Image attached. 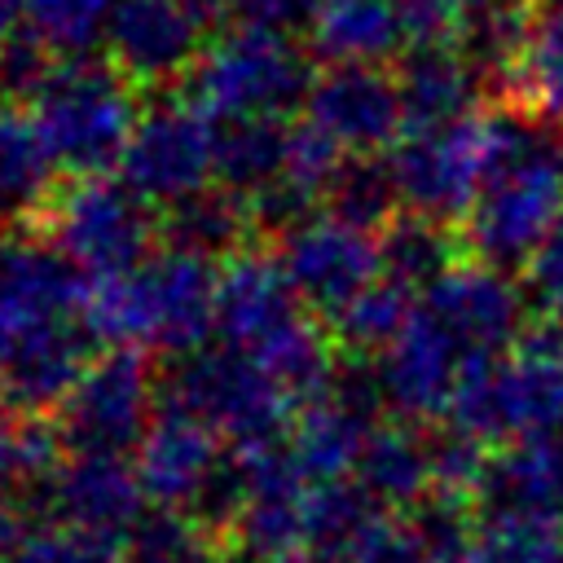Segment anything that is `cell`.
Returning a JSON list of instances; mask_svg holds the SVG:
<instances>
[{"label":"cell","instance_id":"obj_1","mask_svg":"<svg viewBox=\"0 0 563 563\" xmlns=\"http://www.w3.org/2000/svg\"><path fill=\"white\" fill-rule=\"evenodd\" d=\"M220 268L176 246H154L132 273L92 282L88 325L101 343L158 356H194L216 334Z\"/></svg>","mask_w":563,"mask_h":563},{"label":"cell","instance_id":"obj_2","mask_svg":"<svg viewBox=\"0 0 563 563\" xmlns=\"http://www.w3.org/2000/svg\"><path fill=\"white\" fill-rule=\"evenodd\" d=\"M532 141V119L501 106L449 128H405V136L387 150V172L396 180L405 216L449 224L466 220L484 185Z\"/></svg>","mask_w":563,"mask_h":563},{"label":"cell","instance_id":"obj_3","mask_svg":"<svg viewBox=\"0 0 563 563\" xmlns=\"http://www.w3.org/2000/svg\"><path fill=\"white\" fill-rule=\"evenodd\" d=\"M453 427L475 440H559L563 435V325L537 321L506 356L466 361Z\"/></svg>","mask_w":563,"mask_h":563},{"label":"cell","instance_id":"obj_4","mask_svg":"<svg viewBox=\"0 0 563 563\" xmlns=\"http://www.w3.org/2000/svg\"><path fill=\"white\" fill-rule=\"evenodd\" d=\"M40 123L53 158L62 172L79 176H110L119 167L132 128L141 119L132 79L106 57H57L44 88L26 106Z\"/></svg>","mask_w":563,"mask_h":563},{"label":"cell","instance_id":"obj_5","mask_svg":"<svg viewBox=\"0 0 563 563\" xmlns=\"http://www.w3.org/2000/svg\"><path fill=\"white\" fill-rule=\"evenodd\" d=\"M312 62L290 35L224 26L211 35L194 70L185 75V97L216 123L286 119L312 92Z\"/></svg>","mask_w":563,"mask_h":563},{"label":"cell","instance_id":"obj_6","mask_svg":"<svg viewBox=\"0 0 563 563\" xmlns=\"http://www.w3.org/2000/svg\"><path fill=\"white\" fill-rule=\"evenodd\" d=\"M163 405H176L207 422L229 449H260L273 444L286 431L295 400L238 347H202L194 356H180L158 391Z\"/></svg>","mask_w":563,"mask_h":563},{"label":"cell","instance_id":"obj_7","mask_svg":"<svg viewBox=\"0 0 563 563\" xmlns=\"http://www.w3.org/2000/svg\"><path fill=\"white\" fill-rule=\"evenodd\" d=\"M563 224V150L554 141H532L510 167H501L471 216L462 220L466 251L488 268L532 264V255Z\"/></svg>","mask_w":563,"mask_h":563},{"label":"cell","instance_id":"obj_8","mask_svg":"<svg viewBox=\"0 0 563 563\" xmlns=\"http://www.w3.org/2000/svg\"><path fill=\"white\" fill-rule=\"evenodd\" d=\"M158 220L119 176H79L48 207V242L88 277L110 282L132 273L154 246Z\"/></svg>","mask_w":563,"mask_h":563},{"label":"cell","instance_id":"obj_9","mask_svg":"<svg viewBox=\"0 0 563 563\" xmlns=\"http://www.w3.org/2000/svg\"><path fill=\"white\" fill-rule=\"evenodd\" d=\"M158 418V387L150 361L128 347L101 352L53 418L66 457H128Z\"/></svg>","mask_w":563,"mask_h":563},{"label":"cell","instance_id":"obj_10","mask_svg":"<svg viewBox=\"0 0 563 563\" xmlns=\"http://www.w3.org/2000/svg\"><path fill=\"white\" fill-rule=\"evenodd\" d=\"M220 123L189 97H158L141 110L132 141L119 158V180L150 207H176L216 180Z\"/></svg>","mask_w":563,"mask_h":563},{"label":"cell","instance_id":"obj_11","mask_svg":"<svg viewBox=\"0 0 563 563\" xmlns=\"http://www.w3.org/2000/svg\"><path fill=\"white\" fill-rule=\"evenodd\" d=\"M224 0H114L106 22V53L132 84H163L189 75Z\"/></svg>","mask_w":563,"mask_h":563},{"label":"cell","instance_id":"obj_12","mask_svg":"<svg viewBox=\"0 0 563 563\" xmlns=\"http://www.w3.org/2000/svg\"><path fill=\"white\" fill-rule=\"evenodd\" d=\"M92 282L48 242L0 233V361L35 330L88 317Z\"/></svg>","mask_w":563,"mask_h":563},{"label":"cell","instance_id":"obj_13","mask_svg":"<svg viewBox=\"0 0 563 563\" xmlns=\"http://www.w3.org/2000/svg\"><path fill=\"white\" fill-rule=\"evenodd\" d=\"M277 260L303 308L343 312L365 286L383 277V251L374 233H361L330 211H317L277 238Z\"/></svg>","mask_w":563,"mask_h":563},{"label":"cell","instance_id":"obj_14","mask_svg":"<svg viewBox=\"0 0 563 563\" xmlns=\"http://www.w3.org/2000/svg\"><path fill=\"white\" fill-rule=\"evenodd\" d=\"M31 510L40 523L97 532V537H114V541H128V532L150 515L136 466H128L123 457L57 462L31 488Z\"/></svg>","mask_w":563,"mask_h":563},{"label":"cell","instance_id":"obj_15","mask_svg":"<svg viewBox=\"0 0 563 563\" xmlns=\"http://www.w3.org/2000/svg\"><path fill=\"white\" fill-rule=\"evenodd\" d=\"M308 123L343 154L374 158L405 136V106L396 75L378 66H325L303 101Z\"/></svg>","mask_w":563,"mask_h":563},{"label":"cell","instance_id":"obj_16","mask_svg":"<svg viewBox=\"0 0 563 563\" xmlns=\"http://www.w3.org/2000/svg\"><path fill=\"white\" fill-rule=\"evenodd\" d=\"M374 387L378 400L400 422H431L453 413V396L466 369L462 347L440 330V321L418 308L409 325L374 356Z\"/></svg>","mask_w":563,"mask_h":563},{"label":"cell","instance_id":"obj_17","mask_svg":"<svg viewBox=\"0 0 563 563\" xmlns=\"http://www.w3.org/2000/svg\"><path fill=\"white\" fill-rule=\"evenodd\" d=\"M422 308L462 347L466 361L506 356L523 339V290L479 260L453 264L422 295Z\"/></svg>","mask_w":563,"mask_h":563},{"label":"cell","instance_id":"obj_18","mask_svg":"<svg viewBox=\"0 0 563 563\" xmlns=\"http://www.w3.org/2000/svg\"><path fill=\"white\" fill-rule=\"evenodd\" d=\"M374 405H378L374 369L365 374L339 369L334 387L295 413L286 449L308 488L347 484V475H356V462L374 431Z\"/></svg>","mask_w":563,"mask_h":563},{"label":"cell","instance_id":"obj_19","mask_svg":"<svg viewBox=\"0 0 563 563\" xmlns=\"http://www.w3.org/2000/svg\"><path fill=\"white\" fill-rule=\"evenodd\" d=\"M303 312L286 268L268 251H242L220 268L216 286V334L224 347L255 356L282 330H290Z\"/></svg>","mask_w":563,"mask_h":563},{"label":"cell","instance_id":"obj_20","mask_svg":"<svg viewBox=\"0 0 563 563\" xmlns=\"http://www.w3.org/2000/svg\"><path fill=\"white\" fill-rule=\"evenodd\" d=\"M484 70L462 44H413L400 57L396 88L405 106V128H449L471 119Z\"/></svg>","mask_w":563,"mask_h":563},{"label":"cell","instance_id":"obj_21","mask_svg":"<svg viewBox=\"0 0 563 563\" xmlns=\"http://www.w3.org/2000/svg\"><path fill=\"white\" fill-rule=\"evenodd\" d=\"M308 44L330 66H383L409 44L405 0H321Z\"/></svg>","mask_w":563,"mask_h":563},{"label":"cell","instance_id":"obj_22","mask_svg":"<svg viewBox=\"0 0 563 563\" xmlns=\"http://www.w3.org/2000/svg\"><path fill=\"white\" fill-rule=\"evenodd\" d=\"M479 510L563 519V440H515L497 449L475 493V515Z\"/></svg>","mask_w":563,"mask_h":563},{"label":"cell","instance_id":"obj_23","mask_svg":"<svg viewBox=\"0 0 563 563\" xmlns=\"http://www.w3.org/2000/svg\"><path fill=\"white\" fill-rule=\"evenodd\" d=\"M352 479H356L383 510L409 515L413 506H422V501L435 493L431 440H427L413 422L374 427L369 440H365V453H361Z\"/></svg>","mask_w":563,"mask_h":563},{"label":"cell","instance_id":"obj_24","mask_svg":"<svg viewBox=\"0 0 563 563\" xmlns=\"http://www.w3.org/2000/svg\"><path fill=\"white\" fill-rule=\"evenodd\" d=\"M62 167L31 110L0 106V224L40 216L62 194Z\"/></svg>","mask_w":563,"mask_h":563},{"label":"cell","instance_id":"obj_25","mask_svg":"<svg viewBox=\"0 0 563 563\" xmlns=\"http://www.w3.org/2000/svg\"><path fill=\"white\" fill-rule=\"evenodd\" d=\"M255 224V211L246 198L229 194V189H202L176 207H167L158 216V233L163 246L189 251L198 260H220V255H242L246 251V233Z\"/></svg>","mask_w":563,"mask_h":563},{"label":"cell","instance_id":"obj_26","mask_svg":"<svg viewBox=\"0 0 563 563\" xmlns=\"http://www.w3.org/2000/svg\"><path fill=\"white\" fill-rule=\"evenodd\" d=\"M506 110L523 119L563 123V4H545L523 57L497 75Z\"/></svg>","mask_w":563,"mask_h":563},{"label":"cell","instance_id":"obj_27","mask_svg":"<svg viewBox=\"0 0 563 563\" xmlns=\"http://www.w3.org/2000/svg\"><path fill=\"white\" fill-rule=\"evenodd\" d=\"M286 158H290V123L286 119L220 123V145H216L220 189L255 202L282 180Z\"/></svg>","mask_w":563,"mask_h":563},{"label":"cell","instance_id":"obj_28","mask_svg":"<svg viewBox=\"0 0 563 563\" xmlns=\"http://www.w3.org/2000/svg\"><path fill=\"white\" fill-rule=\"evenodd\" d=\"M378 251H383V277L400 282V286H431L435 277H444L457 260H453V238L444 224L422 220V216H396L383 233H378Z\"/></svg>","mask_w":563,"mask_h":563},{"label":"cell","instance_id":"obj_29","mask_svg":"<svg viewBox=\"0 0 563 563\" xmlns=\"http://www.w3.org/2000/svg\"><path fill=\"white\" fill-rule=\"evenodd\" d=\"M418 308H413V290L409 286H400V282H391V277H378L374 286H365L343 312H334L330 317V334L339 339V347H347V352H383L405 325H409V317H413Z\"/></svg>","mask_w":563,"mask_h":563},{"label":"cell","instance_id":"obj_30","mask_svg":"<svg viewBox=\"0 0 563 563\" xmlns=\"http://www.w3.org/2000/svg\"><path fill=\"white\" fill-rule=\"evenodd\" d=\"M400 194L387 172V158H347L325 194V211L361 233H383L396 220Z\"/></svg>","mask_w":563,"mask_h":563},{"label":"cell","instance_id":"obj_31","mask_svg":"<svg viewBox=\"0 0 563 563\" xmlns=\"http://www.w3.org/2000/svg\"><path fill=\"white\" fill-rule=\"evenodd\" d=\"M563 545V519L523 510H479L475 550L484 563H554Z\"/></svg>","mask_w":563,"mask_h":563},{"label":"cell","instance_id":"obj_32","mask_svg":"<svg viewBox=\"0 0 563 563\" xmlns=\"http://www.w3.org/2000/svg\"><path fill=\"white\" fill-rule=\"evenodd\" d=\"M114 0H22V31L57 57H88L106 40Z\"/></svg>","mask_w":563,"mask_h":563},{"label":"cell","instance_id":"obj_33","mask_svg":"<svg viewBox=\"0 0 563 563\" xmlns=\"http://www.w3.org/2000/svg\"><path fill=\"white\" fill-rule=\"evenodd\" d=\"M123 563H220L211 528L189 515L150 510L123 541Z\"/></svg>","mask_w":563,"mask_h":563},{"label":"cell","instance_id":"obj_34","mask_svg":"<svg viewBox=\"0 0 563 563\" xmlns=\"http://www.w3.org/2000/svg\"><path fill=\"white\" fill-rule=\"evenodd\" d=\"M57 435L40 418H0V506H13L18 493H31L57 457Z\"/></svg>","mask_w":563,"mask_h":563},{"label":"cell","instance_id":"obj_35","mask_svg":"<svg viewBox=\"0 0 563 563\" xmlns=\"http://www.w3.org/2000/svg\"><path fill=\"white\" fill-rule=\"evenodd\" d=\"M9 563H123V541L35 519V528L26 532V541Z\"/></svg>","mask_w":563,"mask_h":563},{"label":"cell","instance_id":"obj_36","mask_svg":"<svg viewBox=\"0 0 563 563\" xmlns=\"http://www.w3.org/2000/svg\"><path fill=\"white\" fill-rule=\"evenodd\" d=\"M53 53L31 35L18 31L9 40H0V106H18V101H35V92L44 88L48 70H53Z\"/></svg>","mask_w":563,"mask_h":563},{"label":"cell","instance_id":"obj_37","mask_svg":"<svg viewBox=\"0 0 563 563\" xmlns=\"http://www.w3.org/2000/svg\"><path fill=\"white\" fill-rule=\"evenodd\" d=\"M493 0H405V26L409 48L413 44H457L471 13H479Z\"/></svg>","mask_w":563,"mask_h":563},{"label":"cell","instance_id":"obj_38","mask_svg":"<svg viewBox=\"0 0 563 563\" xmlns=\"http://www.w3.org/2000/svg\"><path fill=\"white\" fill-rule=\"evenodd\" d=\"M317 9H321V0H224V13L233 26L273 31V35L308 31Z\"/></svg>","mask_w":563,"mask_h":563},{"label":"cell","instance_id":"obj_39","mask_svg":"<svg viewBox=\"0 0 563 563\" xmlns=\"http://www.w3.org/2000/svg\"><path fill=\"white\" fill-rule=\"evenodd\" d=\"M528 299L545 321L563 325V229H554L550 242L532 255V264H528Z\"/></svg>","mask_w":563,"mask_h":563},{"label":"cell","instance_id":"obj_40","mask_svg":"<svg viewBox=\"0 0 563 563\" xmlns=\"http://www.w3.org/2000/svg\"><path fill=\"white\" fill-rule=\"evenodd\" d=\"M427 563H484V554L475 550V537H466V541L435 545V550L427 554Z\"/></svg>","mask_w":563,"mask_h":563},{"label":"cell","instance_id":"obj_41","mask_svg":"<svg viewBox=\"0 0 563 563\" xmlns=\"http://www.w3.org/2000/svg\"><path fill=\"white\" fill-rule=\"evenodd\" d=\"M22 31V0H0V40Z\"/></svg>","mask_w":563,"mask_h":563},{"label":"cell","instance_id":"obj_42","mask_svg":"<svg viewBox=\"0 0 563 563\" xmlns=\"http://www.w3.org/2000/svg\"><path fill=\"white\" fill-rule=\"evenodd\" d=\"M264 563H308L303 554H282V559H264Z\"/></svg>","mask_w":563,"mask_h":563},{"label":"cell","instance_id":"obj_43","mask_svg":"<svg viewBox=\"0 0 563 563\" xmlns=\"http://www.w3.org/2000/svg\"><path fill=\"white\" fill-rule=\"evenodd\" d=\"M554 563H563V545H559V554H554Z\"/></svg>","mask_w":563,"mask_h":563},{"label":"cell","instance_id":"obj_44","mask_svg":"<svg viewBox=\"0 0 563 563\" xmlns=\"http://www.w3.org/2000/svg\"><path fill=\"white\" fill-rule=\"evenodd\" d=\"M545 4H563V0H545Z\"/></svg>","mask_w":563,"mask_h":563},{"label":"cell","instance_id":"obj_45","mask_svg":"<svg viewBox=\"0 0 563 563\" xmlns=\"http://www.w3.org/2000/svg\"><path fill=\"white\" fill-rule=\"evenodd\" d=\"M559 229H563V224H559Z\"/></svg>","mask_w":563,"mask_h":563}]
</instances>
